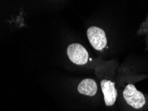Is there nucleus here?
Masks as SVG:
<instances>
[{
    "label": "nucleus",
    "mask_w": 148,
    "mask_h": 111,
    "mask_svg": "<svg viewBox=\"0 0 148 111\" xmlns=\"http://www.w3.org/2000/svg\"><path fill=\"white\" fill-rule=\"evenodd\" d=\"M101 87L106 105H114L117 97V92L115 87V82L103 79L101 81Z\"/></svg>",
    "instance_id": "20e7f679"
},
{
    "label": "nucleus",
    "mask_w": 148,
    "mask_h": 111,
    "mask_svg": "<svg viewBox=\"0 0 148 111\" xmlns=\"http://www.w3.org/2000/svg\"><path fill=\"white\" fill-rule=\"evenodd\" d=\"M87 35L91 45L95 50L101 51L107 46L106 33L101 28L95 26L91 27L87 31Z\"/></svg>",
    "instance_id": "f03ea898"
},
{
    "label": "nucleus",
    "mask_w": 148,
    "mask_h": 111,
    "mask_svg": "<svg viewBox=\"0 0 148 111\" xmlns=\"http://www.w3.org/2000/svg\"><path fill=\"white\" fill-rule=\"evenodd\" d=\"M77 90L80 94L93 97L97 91V83L91 79H84L78 85Z\"/></svg>",
    "instance_id": "39448f33"
},
{
    "label": "nucleus",
    "mask_w": 148,
    "mask_h": 111,
    "mask_svg": "<svg viewBox=\"0 0 148 111\" xmlns=\"http://www.w3.org/2000/svg\"><path fill=\"white\" fill-rule=\"evenodd\" d=\"M123 98L127 103L136 109L141 108L145 104V99L143 94L137 90L133 84L126 86L123 93Z\"/></svg>",
    "instance_id": "f257e3e1"
},
{
    "label": "nucleus",
    "mask_w": 148,
    "mask_h": 111,
    "mask_svg": "<svg viewBox=\"0 0 148 111\" xmlns=\"http://www.w3.org/2000/svg\"><path fill=\"white\" fill-rule=\"evenodd\" d=\"M69 59L73 63L79 65L86 64L89 55L87 50L79 43H73L69 45L67 50Z\"/></svg>",
    "instance_id": "7ed1b4c3"
}]
</instances>
